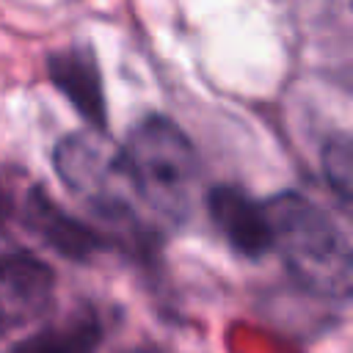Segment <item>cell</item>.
I'll return each mask as SVG.
<instances>
[{
  "mask_svg": "<svg viewBox=\"0 0 353 353\" xmlns=\"http://www.w3.org/2000/svg\"><path fill=\"white\" fill-rule=\"evenodd\" d=\"M47 74H50L52 85L91 124V130L105 132L108 108H105L102 74H99L94 52L88 47H72L66 52H55L47 61Z\"/></svg>",
  "mask_w": 353,
  "mask_h": 353,
  "instance_id": "7",
  "label": "cell"
},
{
  "mask_svg": "<svg viewBox=\"0 0 353 353\" xmlns=\"http://www.w3.org/2000/svg\"><path fill=\"white\" fill-rule=\"evenodd\" d=\"M52 165L58 179L91 207V212L116 226H141V204L127 179L121 149H116L105 132L88 127L63 135L52 152Z\"/></svg>",
  "mask_w": 353,
  "mask_h": 353,
  "instance_id": "3",
  "label": "cell"
},
{
  "mask_svg": "<svg viewBox=\"0 0 353 353\" xmlns=\"http://www.w3.org/2000/svg\"><path fill=\"white\" fill-rule=\"evenodd\" d=\"M270 251H276L295 279L314 298L345 301L353 281V256L350 243L342 229L320 210L312 199L281 190L262 201Z\"/></svg>",
  "mask_w": 353,
  "mask_h": 353,
  "instance_id": "1",
  "label": "cell"
},
{
  "mask_svg": "<svg viewBox=\"0 0 353 353\" xmlns=\"http://www.w3.org/2000/svg\"><path fill=\"white\" fill-rule=\"evenodd\" d=\"M8 223L25 226L47 248L74 262H88L105 248L102 234L63 212L41 185H8L0 176V229Z\"/></svg>",
  "mask_w": 353,
  "mask_h": 353,
  "instance_id": "4",
  "label": "cell"
},
{
  "mask_svg": "<svg viewBox=\"0 0 353 353\" xmlns=\"http://www.w3.org/2000/svg\"><path fill=\"white\" fill-rule=\"evenodd\" d=\"M207 212L229 248L245 259L270 254V232L262 201L237 185H215L207 193Z\"/></svg>",
  "mask_w": 353,
  "mask_h": 353,
  "instance_id": "6",
  "label": "cell"
},
{
  "mask_svg": "<svg viewBox=\"0 0 353 353\" xmlns=\"http://www.w3.org/2000/svg\"><path fill=\"white\" fill-rule=\"evenodd\" d=\"M320 171L331 193L339 199L342 207H350L353 193V143L347 132H336L323 143L320 152Z\"/></svg>",
  "mask_w": 353,
  "mask_h": 353,
  "instance_id": "9",
  "label": "cell"
},
{
  "mask_svg": "<svg viewBox=\"0 0 353 353\" xmlns=\"http://www.w3.org/2000/svg\"><path fill=\"white\" fill-rule=\"evenodd\" d=\"M52 268L25 251L0 254V339L44 317L52 306Z\"/></svg>",
  "mask_w": 353,
  "mask_h": 353,
  "instance_id": "5",
  "label": "cell"
},
{
  "mask_svg": "<svg viewBox=\"0 0 353 353\" xmlns=\"http://www.w3.org/2000/svg\"><path fill=\"white\" fill-rule=\"evenodd\" d=\"M132 193L163 226H182L196 207L199 154L190 138L165 116L141 119L121 146Z\"/></svg>",
  "mask_w": 353,
  "mask_h": 353,
  "instance_id": "2",
  "label": "cell"
},
{
  "mask_svg": "<svg viewBox=\"0 0 353 353\" xmlns=\"http://www.w3.org/2000/svg\"><path fill=\"white\" fill-rule=\"evenodd\" d=\"M99 336V320L91 312H80L69 323L28 336L11 353H97Z\"/></svg>",
  "mask_w": 353,
  "mask_h": 353,
  "instance_id": "8",
  "label": "cell"
}]
</instances>
